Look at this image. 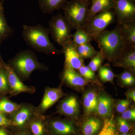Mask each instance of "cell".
Returning a JSON list of instances; mask_svg holds the SVG:
<instances>
[{
	"label": "cell",
	"mask_w": 135,
	"mask_h": 135,
	"mask_svg": "<svg viewBox=\"0 0 135 135\" xmlns=\"http://www.w3.org/2000/svg\"><path fill=\"white\" fill-rule=\"evenodd\" d=\"M94 40L98 44L104 59L110 62L116 60L126 47L117 24L114 29L101 32Z\"/></svg>",
	"instance_id": "obj_1"
},
{
	"label": "cell",
	"mask_w": 135,
	"mask_h": 135,
	"mask_svg": "<svg viewBox=\"0 0 135 135\" xmlns=\"http://www.w3.org/2000/svg\"><path fill=\"white\" fill-rule=\"evenodd\" d=\"M50 31L41 25L35 26L24 25L23 26L22 36L27 45L41 53L55 55L60 53L49 39Z\"/></svg>",
	"instance_id": "obj_2"
},
{
	"label": "cell",
	"mask_w": 135,
	"mask_h": 135,
	"mask_svg": "<svg viewBox=\"0 0 135 135\" xmlns=\"http://www.w3.org/2000/svg\"><path fill=\"white\" fill-rule=\"evenodd\" d=\"M90 2L77 0L66 2L62 9L64 17L71 28L76 30L82 29L86 23Z\"/></svg>",
	"instance_id": "obj_3"
},
{
	"label": "cell",
	"mask_w": 135,
	"mask_h": 135,
	"mask_svg": "<svg viewBox=\"0 0 135 135\" xmlns=\"http://www.w3.org/2000/svg\"><path fill=\"white\" fill-rule=\"evenodd\" d=\"M49 25L52 38L62 47L72 42V29L62 14L53 16Z\"/></svg>",
	"instance_id": "obj_4"
},
{
	"label": "cell",
	"mask_w": 135,
	"mask_h": 135,
	"mask_svg": "<svg viewBox=\"0 0 135 135\" xmlns=\"http://www.w3.org/2000/svg\"><path fill=\"white\" fill-rule=\"evenodd\" d=\"M11 63L14 68L13 70L24 77H28L35 70L42 68L35 53L28 50L22 51L17 54Z\"/></svg>",
	"instance_id": "obj_5"
},
{
	"label": "cell",
	"mask_w": 135,
	"mask_h": 135,
	"mask_svg": "<svg viewBox=\"0 0 135 135\" xmlns=\"http://www.w3.org/2000/svg\"><path fill=\"white\" fill-rule=\"evenodd\" d=\"M115 18L112 9L99 12L87 22L82 29L94 38L113 23Z\"/></svg>",
	"instance_id": "obj_6"
},
{
	"label": "cell",
	"mask_w": 135,
	"mask_h": 135,
	"mask_svg": "<svg viewBox=\"0 0 135 135\" xmlns=\"http://www.w3.org/2000/svg\"><path fill=\"white\" fill-rule=\"evenodd\" d=\"M113 11L117 24L135 21V4L131 0H114Z\"/></svg>",
	"instance_id": "obj_7"
},
{
	"label": "cell",
	"mask_w": 135,
	"mask_h": 135,
	"mask_svg": "<svg viewBox=\"0 0 135 135\" xmlns=\"http://www.w3.org/2000/svg\"><path fill=\"white\" fill-rule=\"evenodd\" d=\"M62 48L61 51L65 57V67L79 70L84 65L83 59L77 52L73 41Z\"/></svg>",
	"instance_id": "obj_8"
},
{
	"label": "cell",
	"mask_w": 135,
	"mask_h": 135,
	"mask_svg": "<svg viewBox=\"0 0 135 135\" xmlns=\"http://www.w3.org/2000/svg\"><path fill=\"white\" fill-rule=\"evenodd\" d=\"M114 65L134 73L135 71V48L127 47L113 61Z\"/></svg>",
	"instance_id": "obj_9"
},
{
	"label": "cell",
	"mask_w": 135,
	"mask_h": 135,
	"mask_svg": "<svg viewBox=\"0 0 135 135\" xmlns=\"http://www.w3.org/2000/svg\"><path fill=\"white\" fill-rule=\"evenodd\" d=\"M91 7L89 9L86 22L99 12L113 9L114 0H90Z\"/></svg>",
	"instance_id": "obj_10"
},
{
	"label": "cell",
	"mask_w": 135,
	"mask_h": 135,
	"mask_svg": "<svg viewBox=\"0 0 135 135\" xmlns=\"http://www.w3.org/2000/svg\"><path fill=\"white\" fill-rule=\"evenodd\" d=\"M118 25L126 46L135 48V21Z\"/></svg>",
	"instance_id": "obj_11"
},
{
	"label": "cell",
	"mask_w": 135,
	"mask_h": 135,
	"mask_svg": "<svg viewBox=\"0 0 135 135\" xmlns=\"http://www.w3.org/2000/svg\"><path fill=\"white\" fill-rule=\"evenodd\" d=\"M50 126L56 135H74L77 133L74 124L71 122L53 121L51 123Z\"/></svg>",
	"instance_id": "obj_12"
},
{
	"label": "cell",
	"mask_w": 135,
	"mask_h": 135,
	"mask_svg": "<svg viewBox=\"0 0 135 135\" xmlns=\"http://www.w3.org/2000/svg\"><path fill=\"white\" fill-rule=\"evenodd\" d=\"M3 66L7 74L8 82L13 91L19 93L30 91V89L21 81L16 72L10 66L3 64Z\"/></svg>",
	"instance_id": "obj_13"
},
{
	"label": "cell",
	"mask_w": 135,
	"mask_h": 135,
	"mask_svg": "<svg viewBox=\"0 0 135 135\" xmlns=\"http://www.w3.org/2000/svg\"><path fill=\"white\" fill-rule=\"evenodd\" d=\"M64 80L68 84L75 87H82L86 84L87 80L75 70L70 68H65L63 73Z\"/></svg>",
	"instance_id": "obj_14"
},
{
	"label": "cell",
	"mask_w": 135,
	"mask_h": 135,
	"mask_svg": "<svg viewBox=\"0 0 135 135\" xmlns=\"http://www.w3.org/2000/svg\"><path fill=\"white\" fill-rule=\"evenodd\" d=\"M5 0H0V46L3 42L13 35L14 30L8 25L4 14Z\"/></svg>",
	"instance_id": "obj_15"
},
{
	"label": "cell",
	"mask_w": 135,
	"mask_h": 135,
	"mask_svg": "<svg viewBox=\"0 0 135 135\" xmlns=\"http://www.w3.org/2000/svg\"><path fill=\"white\" fill-rule=\"evenodd\" d=\"M102 121L95 117H91L84 121L81 126L83 135H95L100 132L103 127Z\"/></svg>",
	"instance_id": "obj_16"
},
{
	"label": "cell",
	"mask_w": 135,
	"mask_h": 135,
	"mask_svg": "<svg viewBox=\"0 0 135 135\" xmlns=\"http://www.w3.org/2000/svg\"><path fill=\"white\" fill-rule=\"evenodd\" d=\"M64 94L60 88L49 89L46 90L41 104L43 110L48 109L63 96Z\"/></svg>",
	"instance_id": "obj_17"
},
{
	"label": "cell",
	"mask_w": 135,
	"mask_h": 135,
	"mask_svg": "<svg viewBox=\"0 0 135 135\" xmlns=\"http://www.w3.org/2000/svg\"><path fill=\"white\" fill-rule=\"evenodd\" d=\"M40 9L44 14H51L62 9L67 0H38Z\"/></svg>",
	"instance_id": "obj_18"
},
{
	"label": "cell",
	"mask_w": 135,
	"mask_h": 135,
	"mask_svg": "<svg viewBox=\"0 0 135 135\" xmlns=\"http://www.w3.org/2000/svg\"><path fill=\"white\" fill-rule=\"evenodd\" d=\"M112 100L109 97L101 95L98 99L97 112L102 117H108L112 113Z\"/></svg>",
	"instance_id": "obj_19"
},
{
	"label": "cell",
	"mask_w": 135,
	"mask_h": 135,
	"mask_svg": "<svg viewBox=\"0 0 135 135\" xmlns=\"http://www.w3.org/2000/svg\"><path fill=\"white\" fill-rule=\"evenodd\" d=\"M60 110L67 116H76L79 112V105L77 98L73 96L68 98L61 104Z\"/></svg>",
	"instance_id": "obj_20"
},
{
	"label": "cell",
	"mask_w": 135,
	"mask_h": 135,
	"mask_svg": "<svg viewBox=\"0 0 135 135\" xmlns=\"http://www.w3.org/2000/svg\"><path fill=\"white\" fill-rule=\"evenodd\" d=\"M98 99V97L94 91H89L84 95L83 104L86 113L90 114L97 112Z\"/></svg>",
	"instance_id": "obj_21"
},
{
	"label": "cell",
	"mask_w": 135,
	"mask_h": 135,
	"mask_svg": "<svg viewBox=\"0 0 135 135\" xmlns=\"http://www.w3.org/2000/svg\"><path fill=\"white\" fill-rule=\"evenodd\" d=\"M75 46L79 55L83 59L92 58L99 52L95 49L90 42Z\"/></svg>",
	"instance_id": "obj_22"
},
{
	"label": "cell",
	"mask_w": 135,
	"mask_h": 135,
	"mask_svg": "<svg viewBox=\"0 0 135 135\" xmlns=\"http://www.w3.org/2000/svg\"><path fill=\"white\" fill-rule=\"evenodd\" d=\"M72 38L73 42L75 46L90 42L94 40L93 37L82 29L77 30L75 33L72 35Z\"/></svg>",
	"instance_id": "obj_23"
},
{
	"label": "cell",
	"mask_w": 135,
	"mask_h": 135,
	"mask_svg": "<svg viewBox=\"0 0 135 135\" xmlns=\"http://www.w3.org/2000/svg\"><path fill=\"white\" fill-rule=\"evenodd\" d=\"M30 114L31 112L29 109L26 108L22 109L14 118V125L17 127H23L29 119Z\"/></svg>",
	"instance_id": "obj_24"
},
{
	"label": "cell",
	"mask_w": 135,
	"mask_h": 135,
	"mask_svg": "<svg viewBox=\"0 0 135 135\" xmlns=\"http://www.w3.org/2000/svg\"><path fill=\"white\" fill-rule=\"evenodd\" d=\"M116 129L112 119L105 120L103 127L97 135H116Z\"/></svg>",
	"instance_id": "obj_25"
},
{
	"label": "cell",
	"mask_w": 135,
	"mask_h": 135,
	"mask_svg": "<svg viewBox=\"0 0 135 135\" xmlns=\"http://www.w3.org/2000/svg\"><path fill=\"white\" fill-rule=\"evenodd\" d=\"M19 107L16 104L9 101L7 99H3L0 101V112L5 113H11L16 110Z\"/></svg>",
	"instance_id": "obj_26"
},
{
	"label": "cell",
	"mask_w": 135,
	"mask_h": 135,
	"mask_svg": "<svg viewBox=\"0 0 135 135\" xmlns=\"http://www.w3.org/2000/svg\"><path fill=\"white\" fill-rule=\"evenodd\" d=\"M100 79L105 82H111L113 80L114 74L110 68L107 66H101L98 69Z\"/></svg>",
	"instance_id": "obj_27"
},
{
	"label": "cell",
	"mask_w": 135,
	"mask_h": 135,
	"mask_svg": "<svg viewBox=\"0 0 135 135\" xmlns=\"http://www.w3.org/2000/svg\"><path fill=\"white\" fill-rule=\"evenodd\" d=\"M104 59L103 57L99 51V53L92 57L89 64L88 67L95 72L101 66Z\"/></svg>",
	"instance_id": "obj_28"
},
{
	"label": "cell",
	"mask_w": 135,
	"mask_h": 135,
	"mask_svg": "<svg viewBox=\"0 0 135 135\" xmlns=\"http://www.w3.org/2000/svg\"><path fill=\"white\" fill-rule=\"evenodd\" d=\"M133 73L129 71H126L120 75L119 79L123 84L127 86L133 85L135 83Z\"/></svg>",
	"instance_id": "obj_29"
},
{
	"label": "cell",
	"mask_w": 135,
	"mask_h": 135,
	"mask_svg": "<svg viewBox=\"0 0 135 135\" xmlns=\"http://www.w3.org/2000/svg\"><path fill=\"white\" fill-rule=\"evenodd\" d=\"M79 73L86 80H93L95 79V74L88 66L83 65L79 69Z\"/></svg>",
	"instance_id": "obj_30"
},
{
	"label": "cell",
	"mask_w": 135,
	"mask_h": 135,
	"mask_svg": "<svg viewBox=\"0 0 135 135\" xmlns=\"http://www.w3.org/2000/svg\"><path fill=\"white\" fill-rule=\"evenodd\" d=\"M8 89L7 74L3 67L0 68V91H5Z\"/></svg>",
	"instance_id": "obj_31"
},
{
	"label": "cell",
	"mask_w": 135,
	"mask_h": 135,
	"mask_svg": "<svg viewBox=\"0 0 135 135\" xmlns=\"http://www.w3.org/2000/svg\"><path fill=\"white\" fill-rule=\"evenodd\" d=\"M31 129L33 135H44V127L40 122L35 121L32 123Z\"/></svg>",
	"instance_id": "obj_32"
},
{
	"label": "cell",
	"mask_w": 135,
	"mask_h": 135,
	"mask_svg": "<svg viewBox=\"0 0 135 135\" xmlns=\"http://www.w3.org/2000/svg\"><path fill=\"white\" fill-rule=\"evenodd\" d=\"M119 131L120 133H128L130 131L131 127L129 123L122 118H119L117 119Z\"/></svg>",
	"instance_id": "obj_33"
},
{
	"label": "cell",
	"mask_w": 135,
	"mask_h": 135,
	"mask_svg": "<svg viewBox=\"0 0 135 135\" xmlns=\"http://www.w3.org/2000/svg\"><path fill=\"white\" fill-rule=\"evenodd\" d=\"M129 105V102L128 100H121L117 105L116 110L118 112L122 113L126 110Z\"/></svg>",
	"instance_id": "obj_34"
},
{
	"label": "cell",
	"mask_w": 135,
	"mask_h": 135,
	"mask_svg": "<svg viewBox=\"0 0 135 135\" xmlns=\"http://www.w3.org/2000/svg\"><path fill=\"white\" fill-rule=\"evenodd\" d=\"M122 118L125 120L134 121L135 120V110L134 109L126 110L122 113Z\"/></svg>",
	"instance_id": "obj_35"
},
{
	"label": "cell",
	"mask_w": 135,
	"mask_h": 135,
	"mask_svg": "<svg viewBox=\"0 0 135 135\" xmlns=\"http://www.w3.org/2000/svg\"><path fill=\"white\" fill-rule=\"evenodd\" d=\"M9 124V121L6 116L0 112V126H8Z\"/></svg>",
	"instance_id": "obj_36"
},
{
	"label": "cell",
	"mask_w": 135,
	"mask_h": 135,
	"mask_svg": "<svg viewBox=\"0 0 135 135\" xmlns=\"http://www.w3.org/2000/svg\"><path fill=\"white\" fill-rule=\"evenodd\" d=\"M127 97L130 99H132L134 102H135V90L130 91L127 94Z\"/></svg>",
	"instance_id": "obj_37"
},
{
	"label": "cell",
	"mask_w": 135,
	"mask_h": 135,
	"mask_svg": "<svg viewBox=\"0 0 135 135\" xmlns=\"http://www.w3.org/2000/svg\"><path fill=\"white\" fill-rule=\"evenodd\" d=\"M0 135H8L5 131L2 129H0Z\"/></svg>",
	"instance_id": "obj_38"
},
{
	"label": "cell",
	"mask_w": 135,
	"mask_h": 135,
	"mask_svg": "<svg viewBox=\"0 0 135 135\" xmlns=\"http://www.w3.org/2000/svg\"><path fill=\"white\" fill-rule=\"evenodd\" d=\"M77 1L84 2H90V0H77Z\"/></svg>",
	"instance_id": "obj_39"
},
{
	"label": "cell",
	"mask_w": 135,
	"mask_h": 135,
	"mask_svg": "<svg viewBox=\"0 0 135 135\" xmlns=\"http://www.w3.org/2000/svg\"><path fill=\"white\" fill-rule=\"evenodd\" d=\"M120 135H131L129 134H128V133H123V134H122Z\"/></svg>",
	"instance_id": "obj_40"
},
{
	"label": "cell",
	"mask_w": 135,
	"mask_h": 135,
	"mask_svg": "<svg viewBox=\"0 0 135 135\" xmlns=\"http://www.w3.org/2000/svg\"><path fill=\"white\" fill-rule=\"evenodd\" d=\"M131 1H133L134 2L135 1V0H131Z\"/></svg>",
	"instance_id": "obj_41"
},
{
	"label": "cell",
	"mask_w": 135,
	"mask_h": 135,
	"mask_svg": "<svg viewBox=\"0 0 135 135\" xmlns=\"http://www.w3.org/2000/svg\"><path fill=\"white\" fill-rule=\"evenodd\" d=\"M26 135L25 134H19V135Z\"/></svg>",
	"instance_id": "obj_42"
}]
</instances>
